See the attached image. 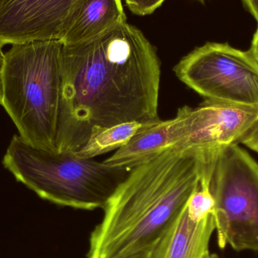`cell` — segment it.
<instances>
[{
	"mask_svg": "<svg viewBox=\"0 0 258 258\" xmlns=\"http://www.w3.org/2000/svg\"><path fill=\"white\" fill-rule=\"evenodd\" d=\"M215 231L213 215L194 221L186 206L175 224L150 248V258H204Z\"/></svg>",
	"mask_w": 258,
	"mask_h": 258,
	"instance_id": "cell-9",
	"label": "cell"
},
{
	"mask_svg": "<svg viewBox=\"0 0 258 258\" xmlns=\"http://www.w3.org/2000/svg\"><path fill=\"white\" fill-rule=\"evenodd\" d=\"M204 258H221L219 256L215 254H212V253L208 252L207 254L205 255Z\"/></svg>",
	"mask_w": 258,
	"mask_h": 258,
	"instance_id": "cell-18",
	"label": "cell"
},
{
	"mask_svg": "<svg viewBox=\"0 0 258 258\" xmlns=\"http://www.w3.org/2000/svg\"><path fill=\"white\" fill-rule=\"evenodd\" d=\"M174 72L206 100L258 107V61L249 50L207 42L184 56Z\"/></svg>",
	"mask_w": 258,
	"mask_h": 258,
	"instance_id": "cell-6",
	"label": "cell"
},
{
	"mask_svg": "<svg viewBox=\"0 0 258 258\" xmlns=\"http://www.w3.org/2000/svg\"><path fill=\"white\" fill-rule=\"evenodd\" d=\"M200 1H203V0H200Z\"/></svg>",
	"mask_w": 258,
	"mask_h": 258,
	"instance_id": "cell-19",
	"label": "cell"
},
{
	"mask_svg": "<svg viewBox=\"0 0 258 258\" xmlns=\"http://www.w3.org/2000/svg\"><path fill=\"white\" fill-rule=\"evenodd\" d=\"M188 106L180 107L174 119L159 121L137 134L116 150L104 163L132 170L171 148L183 150L187 138Z\"/></svg>",
	"mask_w": 258,
	"mask_h": 258,
	"instance_id": "cell-8",
	"label": "cell"
},
{
	"mask_svg": "<svg viewBox=\"0 0 258 258\" xmlns=\"http://www.w3.org/2000/svg\"><path fill=\"white\" fill-rule=\"evenodd\" d=\"M206 152L175 147L131 170L104 208L88 258H125L150 249L198 187Z\"/></svg>",
	"mask_w": 258,
	"mask_h": 258,
	"instance_id": "cell-2",
	"label": "cell"
},
{
	"mask_svg": "<svg viewBox=\"0 0 258 258\" xmlns=\"http://www.w3.org/2000/svg\"><path fill=\"white\" fill-rule=\"evenodd\" d=\"M246 10L258 23V0H241Z\"/></svg>",
	"mask_w": 258,
	"mask_h": 258,
	"instance_id": "cell-14",
	"label": "cell"
},
{
	"mask_svg": "<svg viewBox=\"0 0 258 258\" xmlns=\"http://www.w3.org/2000/svg\"><path fill=\"white\" fill-rule=\"evenodd\" d=\"M125 258H150V249Z\"/></svg>",
	"mask_w": 258,
	"mask_h": 258,
	"instance_id": "cell-17",
	"label": "cell"
},
{
	"mask_svg": "<svg viewBox=\"0 0 258 258\" xmlns=\"http://www.w3.org/2000/svg\"><path fill=\"white\" fill-rule=\"evenodd\" d=\"M3 45L0 44V104L3 101V76L4 69L5 54L3 51Z\"/></svg>",
	"mask_w": 258,
	"mask_h": 258,
	"instance_id": "cell-15",
	"label": "cell"
},
{
	"mask_svg": "<svg viewBox=\"0 0 258 258\" xmlns=\"http://www.w3.org/2000/svg\"><path fill=\"white\" fill-rule=\"evenodd\" d=\"M206 166L218 246L258 252L257 162L232 144L208 150Z\"/></svg>",
	"mask_w": 258,
	"mask_h": 258,
	"instance_id": "cell-5",
	"label": "cell"
},
{
	"mask_svg": "<svg viewBox=\"0 0 258 258\" xmlns=\"http://www.w3.org/2000/svg\"><path fill=\"white\" fill-rule=\"evenodd\" d=\"M132 13L140 16L150 15L160 7L165 0H124Z\"/></svg>",
	"mask_w": 258,
	"mask_h": 258,
	"instance_id": "cell-12",
	"label": "cell"
},
{
	"mask_svg": "<svg viewBox=\"0 0 258 258\" xmlns=\"http://www.w3.org/2000/svg\"><path fill=\"white\" fill-rule=\"evenodd\" d=\"M126 22L122 0H84L61 42L80 43Z\"/></svg>",
	"mask_w": 258,
	"mask_h": 258,
	"instance_id": "cell-10",
	"label": "cell"
},
{
	"mask_svg": "<svg viewBox=\"0 0 258 258\" xmlns=\"http://www.w3.org/2000/svg\"><path fill=\"white\" fill-rule=\"evenodd\" d=\"M249 51H251L254 58L258 61V23L257 29H256L255 33L253 36L252 40H251Z\"/></svg>",
	"mask_w": 258,
	"mask_h": 258,
	"instance_id": "cell-16",
	"label": "cell"
},
{
	"mask_svg": "<svg viewBox=\"0 0 258 258\" xmlns=\"http://www.w3.org/2000/svg\"><path fill=\"white\" fill-rule=\"evenodd\" d=\"M84 0H0V44L61 41Z\"/></svg>",
	"mask_w": 258,
	"mask_h": 258,
	"instance_id": "cell-7",
	"label": "cell"
},
{
	"mask_svg": "<svg viewBox=\"0 0 258 258\" xmlns=\"http://www.w3.org/2000/svg\"><path fill=\"white\" fill-rule=\"evenodd\" d=\"M155 123L132 122L110 128H95L86 144L76 155L83 159H95L97 156L119 150L126 145L137 134Z\"/></svg>",
	"mask_w": 258,
	"mask_h": 258,
	"instance_id": "cell-11",
	"label": "cell"
},
{
	"mask_svg": "<svg viewBox=\"0 0 258 258\" xmlns=\"http://www.w3.org/2000/svg\"><path fill=\"white\" fill-rule=\"evenodd\" d=\"M238 143L258 153V118Z\"/></svg>",
	"mask_w": 258,
	"mask_h": 258,
	"instance_id": "cell-13",
	"label": "cell"
},
{
	"mask_svg": "<svg viewBox=\"0 0 258 258\" xmlns=\"http://www.w3.org/2000/svg\"><path fill=\"white\" fill-rule=\"evenodd\" d=\"M62 48L61 41H33L13 44L5 53L1 105L21 138L51 152L60 116Z\"/></svg>",
	"mask_w": 258,
	"mask_h": 258,
	"instance_id": "cell-3",
	"label": "cell"
},
{
	"mask_svg": "<svg viewBox=\"0 0 258 258\" xmlns=\"http://www.w3.org/2000/svg\"><path fill=\"white\" fill-rule=\"evenodd\" d=\"M56 152L77 153L95 128L161 120V63L156 48L124 22L104 34L65 45Z\"/></svg>",
	"mask_w": 258,
	"mask_h": 258,
	"instance_id": "cell-1",
	"label": "cell"
},
{
	"mask_svg": "<svg viewBox=\"0 0 258 258\" xmlns=\"http://www.w3.org/2000/svg\"><path fill=\"white\" fill-rule=\"evenodd\" d=\"M3 164L43 200L89 211L104 209L131 171L71 152L38 148L20 135L11 140Z\"/></svg>",
	"mask_w": 258,
	"mask_h": 258,
	"instance_id": "cell-4",
	"label": "cell"
}]
</instances>
